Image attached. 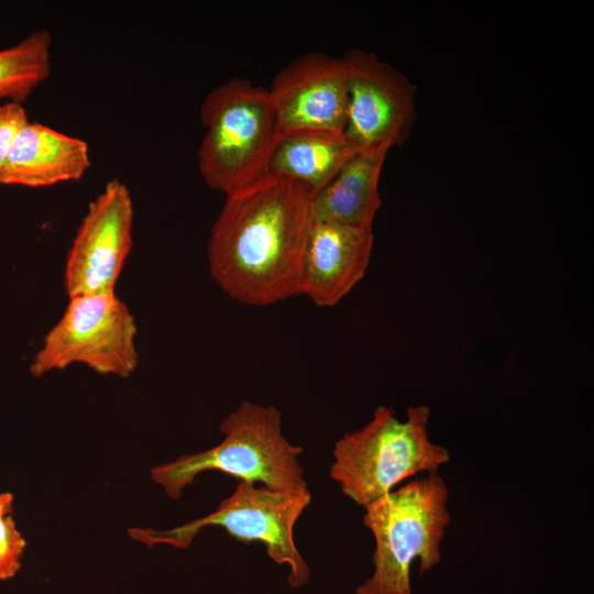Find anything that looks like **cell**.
Listing matches in <instances>:
<instances>
[{
    "mask_svg": "<svg viewBox=\"0 0 594 594\" xmlns=\"http://www.w3.org/2000/svg\"><path fill=\"white\" fill-rule=\"evenodd\" d=\"M355 153L343 133H286L277 140L268 174L302 186L311 199Z\"/></svg>",
    "mask_w": 594,
    "mask_h": 594,
    "instance_id": "cell-14",
    "label": "cell"
},
{
    "mask_svg": "<svg viewBox=\"0 0 594 594\" xmlns=\"http://www.w3.org/2000/svg\"><path fill=\"white\" fill-rule=\"evenodd\" d=\"M226 196L207 244L213 280L228 296L250 306L298 295L311 222L309 193L268 174Z\"/></svg>",
    "mask_w": 594,
    "mask_h": 594,
    "instance_id": "cell-1",
    "label": "cell"
},
{
    "mask_svg": "<svg viewBox=\"0 0 594 594\" xmlns=\"http://www.w3.org/2000/svg\"><path fill=\"white\" fill-rule=\"evenodd\" d=\"M268 94L279 133H343L348 111V77L342 57L304 54L273 78Z\"/></svg>",
    "mask_w": 594,
    "mask_h": 594,
    "instance_id": "cell-10",
    "label": "cell"
},
{
    "mask_svg": "<svg viewBox=\"0 0 594 594\" xmlns=\"http://www.w3.org/2000/svg\"><path fill=\"white\" fill-rule=\"evenodd\" d=\"M372 228L312 220L304 249L298 295L319 307L337 305L363 278L373 249Z\"/></svg>",
    "mask_w": 594,
    "mask_h": 594,
    "instance_id": "cell-11",
    "label": "cell"
},
{
    "mask_svg": "<svg viewBox=\"0 0 594 594\" xmlns=\"http://www.w3.org/2000/svg\"><path fill=\"white\" fill-rule=\"evenodd\" d=\"M391 148L355 153L310 199L312 220L372 228L381 207L378 183Z\"/></svg>",
    "mask_w": 594,
    "mask_h": 594,
    "instance_id": "cell-13",
    "label": "cell"
},
{
    "mask_svg": "<svg viewBox=\"0 0 594 594\" xmlns=\"http://www.w3.org/2000/svg\"><path fill=\"white\" fill-rule=\"evenodd\" d=\"M429 417L425 405L409 407L405 421L392 408L378 406L367 425L336 442L330 477L346 497L365 507L410 476L438 473L450 454L429 439Z\"/></svg>",
    "mask_w": 594,
    "mask_h": 594,
    "instance_id": "cell-4",
    "label": "cell"
},
{
    "mask_svg": "<svg viewBox=\"0 0 594 594\" xmlns=\"http://www.w3.org/2000/svg\"><path fill=\"white\" fill-rule=\"evenodd\" d=\"M13 501L12 493L0 494V580H8L16 574L26 547V541L12 517Z\"/></svg>",
    "mask_w": 594,
    "mask_h": 594,
    "instance_id": "cell-16",
    "label": "cell"
},
{
    "mask_svg": "<svg viewBox=\"0 0 594 594\" xmlns=\"http://www.w3.org/2000/svg\"><path fill=\"white\" fill-rule=\"evenodd\" d=\"M133 204L129 188L109 180L82 218L67 254L68 297L114 292L132 246Z\"/></svg>",
    "mask_w": 594,
    "mask_h": 594,
    "instance_id": "cell-9",
    "label": "cell"
},
{
    "mask_svg": "<svg viewBox=\"0 0 594 594\" xmlns=\"http://www.w3.org/2000/svg\"><path fill=\"white\" fill-rule=\"evenodd\" d=\"M348 77L344 136L365 152L402 145L416 120V87L374 53L352 48L343 55Z\"/></svg>",
    "mask_w": 594,
    "mask_h": 594,
    "instance_id": "cell-8",
    "label": "cell"
},
{
    "mask_svg": "<svg viewBox=\"0 0 594 594\" xmlns=\"http://www.w3.org/2000/svg\"><path fill=\"white\" fill-rule=\"evenodd\" d=\"M310 501V491H277L241 481L205 517L167 530L133 528L129 534L150 547L165 543L184 549L202 528L220 527L239 541L262 542L275 563L289 568L288 584L298 588L308 582L310 571L294 541V527Z\"/></svg>",
    "mask_w": 594,
    "mask_h": 594,
    "instance_id": "cell-6",
    "label": "cell"
},
{
    "mask_svg": "<svg viewBox=\"0 0 594 594\" xmlns=\"http://www.w3.org/2000/svg\"><path fill=\"white\" fill-rule=\"evenodd\" d=\"M136 332L134 317L114 292L70 297L34 355L30 372L42 376L85 364L100 374L127 378L139 362Z\"/></svg>",
    "mask_w": 594,
    "mask_h": 594,
    "instance_id": "cell-7",
    "label": "cell"
},
{
    "mask_svg": "<svg viewBox=\"0 0 594 594\" xmlns=\"http://www.w3.org/2000/svg\"><path fill=\"white\" fill-rule=\"evenodd\" d=\"M200 119L198 167L210 188L229 195L268 175L280 135L268 89L231 78L207 94Z\"/></svg>",
    "mask_w": 594,
    "mask_h": 594,
    "instance_id": "cell-5",
    "label": "cell"
},
{
    "mask_svg": "<svg viewBox=\"0 0 594 594\" xmlns=\"http://www.w3.org/2000/svg\"><path fill=\"white\" fill-rule=\"evenodd\" d=\"M223 440L216 447L155 466L151 476L173 499L204 471L217 470L241 481L277 491H309L299 462L302 448L282 431L274 406L242 402L220 424Z\"/></svg>",
    "mask_w": 594,
    "mask_h": 594,
    "instance_id": "cell-2",
    "label": "cell"
},
{
    "mask_svg": "<svg viewBox=\"0 0 594 594\" xmlns=\"http://www.w3.org/2000/svg\"><path fill=\"white\" fill-rule=\"evenodd\" d=\"M52 43L50 31L36 30L0 50V100L22 103L50 76Z\"/></svg>",
    "mask_w": 594,
    "mask_h": 594,
    "instance_id": "cell-15",
    "label": "cell"
},
{
    "mask_svg": "<svg viewBox=\"0 0 594 594\" xmlns=\"http://www.w3.org/2000/svg\"><path fill=\"white\" fill-rule=\"evenodd\" d=\"M90 166L86 141L29 121L15 136L0 185L47 187L80 179Z\"/></svg>",
    "mask_w": 594,
    "mask_h": 594,
    "instance_id": "cell-12",
    "label": "cell"
},
{
    "mask_svg": "<svg viewBox=\"0 0 594 594\" xmlns=\"http://www.w3.org/2000/svg\"><path fill=\"white\" fill-rule=\"evenodd\" d=\"M29 122L22 103L8 101L0 105V172L19 131Z\"/></svg>",
    "mask_w": 594,
    "mask_h": 594,
    "instance_id": "cell-17",
    "label": "cell"
},
{
    "mask_svg": "<svg viewBox=\"0 0 594 594\" xmlns=\"http://www.w3.org/2000/svg\"><path fill=\"white\" fill-rule=\"evenodd\" d=\"M448 487L438 473L414 480L365 506L363 522L375 540L374 572L355 594H411L410 564L420 575L441 560L451 521Z\"/></svg>",
    "mask_w": 594,
    "mask_h": 594,
    "instance_id": "cell-3",
    "label": "cell"
}]
</instances>
